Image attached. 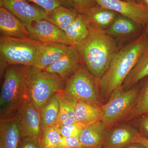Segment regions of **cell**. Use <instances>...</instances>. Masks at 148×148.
Listing matches in <instances>:
<instances>
[{"mask_svg":"<svg viewBox=\"0 0 148 148\" xmlns=\"http://www.w3.org/2000/svg\"><path fill=\"white\" fill-rule=\"evenodd\" d=\"M90 24L87 36L75 47L85 67L100 79L108 69L116 52L115 44L104 30Z\"/></svg>","mask_w":148,"mask_h":148,"instance_id":"1","label":"cell"},{"mask_svg":"<svg viewBox=\"0 0 148 148\" xmlns=\"http://www.w3.org/2000/svg\"><path fill=\"white\" fill-rule=\"evenodd\" d=\"M148 42V39L142 36L116 52L108 69L99 80L103 98L109 99L114 90L122 86L127 75L146 51Z\"/></svg>","mask_w":148,"mask_h":148,"instance_id":"2","label":"cell"},{"mask_svg":"<svg viewBox=\"0 0 148 148\" xmlns=\"http://www.w3.org/2000/svg\"><path fill=\"white\" fill-rule=\"evenodd\" d=\"M0 95L1 118L15 116L18 110L29 98L27 66L9 65L3 72Z\"/></svg>","mask_w":148,"mask_h":148,"instance_id":"3","label":"cell"},{"mask_svg":"<svg viewBox=\"0 0 148 148\" xmlns=\"http://www.w3.org/2000/svg\"><path fill=\"white\" fill-rule=\"evenodd\" d=\"M43 42L31 38H12L1 35V75L9 65L34 66L36 64Z\"/></svg>","mask_w":148,"mask_h":148,"instance_id":"4","label":"cell"},{"mask_svg":"<svg viewBox=\"0 0 148 148\" xmlns=\"http://www.w3.org/2000/svg\"><path fill=\"white\" fill-rule=\"evenodd\" d=\"M29 97L39 112L52 96L64 90L66 82L56 74L27 66Z\"/></svg>","mask_w":148,"mask_h":148,"instance_id":"5","label":"cell"},{"mask_svg":"<svg viewBox=\"0 0 148 148\" xmlns=\"http://www.w3.org/2000/svg\"><path fill=\"white\" fill-rule=\"evenodd\" d=\"M139 92L137 88L124 90L123 86L113 91L108 102L101 107V121L107 129L127 118L135 105Z\"/></svg>","mask_w":148,"mask_h":148,"instance_id":"6","label":"cell"},{"mask_svg":"<svg viewBox=\"0 0 148 148\" xmlns=\"http://www.w3.org/2000/svg\"><path fill=\"white\" fill-rule=\"evenodd\" d=\"M99 79L82 66L66 81L63 92L73 98L101 107V91Z\"/></svg>","mask_w":148,"mask_h":148,"instance_id":"7","label":"cell"},{"mask_svg":"<svg viewBox=\"0 0 148 148\" xmlns=\"http://www.w3.org/2000/svg\"><path fill=\"white\" fill-rule=\"evenodd\" d=\"M95 1L101 7L120 13L138 26H144L148 22V5L132 1Z\"/></svg>","mask_w":148,"mask_h":148,"instance_id":"8","label":"cell"},{"mask_svg":"<svg viewBox=\"0 0 148 148\" xmlns=\"http://www.w3.org/2000/svg\"><path fill=\"white\" fill-rule=\"evenodd\" d=\"M30 38L42 42H59L71 45L65 32L47 20L27 25Z\"/></svg>","mask_w":148,"mask_h":148,"instance_id":"9","label":"cell"},{"mask_svg":"<svg viewBox=\"0 0 148 148\" xmlns=\"http://www.w3.org/2000/svg\"><path fill=\"white\" fill-rule=\"evenodd\" d=\"M0 5L26 25L47 19V12L32 5L27 0H0Z\"/></svg>","mask_w":148,"mask_h":148,"instance_id":"10","label":"cell"},{"mask_svg":"<svg viewBox=\"0 0 148 148\" xmlns=\"http://www.w3.org/2000/svg\"><path fill=\"white\" fill-rule=\"evenodd\" d=\"M15 116L20 123L22 138L36 136L40 138L42 133L40 115L30 98L21 106Z\"/></svg>","mask_w":148,"mask_h":148,"instance_id":"11","label":"cell"},{"mask_svg":"<svg viewBox=\"0 0 148 148\" xmlns=\"http://www.w3.org/2000/svg\"><path fill=\"white\" fill-rule=\"evenodd\" d=\"M82 64L76 48L71 45L62 57L44 70L58 75L66 82L78 71Z\"/></svg>","mask_w":148,"mask_h":148,"instance_id":"12","label":"cell"},{"mask_svg":"<svg viewBox=\"0 0 148 148\" xmlns=\"http://www.w3.org/2000/svg\"><path fill=\"white\" fill-rule=\"evenodd\" d=\"M142 135L128 125L114 126L108 129L102 148H124L138 142Z\"/></svg>","mask_w":148,"mask_h":148,"instance_id":"13","label":"cell"},{"mask_svg":"<svg viewBox=\"0 0 148 148\" xmlns=\"http://www.w3.org/2000/svg\"><path fill=\"white\" fill-rule=\"evenodd\" d=\"M60 93L73 106L77 121L80 124L85 126L101 121L102 114L101 107L73 98L63 91Z\"/></svg>","mask_w":148,"mask_h":148,"instance_id":"14","label":"cell"},{"mask_svg":"<svg viewBox=\"0 0 148 148\" xmlns=\"http://www.w3.org/2000/svg\"><path fill=\"white\" fill-rule=\"evenodd\" d=\"M1 35L12 38H30L27 25L0 5Z\"/></svg>","mask_w":148,"mask_h":148,"instance_id":"15","label":"cell"},{"mask_svg":"<svg viewBox=\"0 0 148 148\" xmlns=\"http://www.w3.org/2000/svg\"><path fill=\"white\" fill-rule=\"evenodd\" d=\"M21 138L17 117L0 119V148H17Z\"/></svg>","mask_w":148,"mask_h":148,"instance_id":"16","label":"cell"},{"mask_svg":"<svg viewBox=\"0 0 148 148\" xmlns=\"http://www.w3.org/2000/svg\"><path fill=\"white\" fill-rule=\"evenodd\" d=\"M108 129L101 121L84 126L79 137L84 148H102Z\"/></svg>","mask_w":148,"mask_h":148,"instance_id":"17","label":"cell"},{"mask_svg":"<svg viewBox=\"0 0 148 148\" xmlns=\"http://www.w3.org/2000/svg\"><path fill=\"white\" fill-rule=\"evenodd\" d=\"M69 46L59 42H43L35 68L44 70L60 59L66 53Z\"/></svg>","mask_w":148,"mask_h":148,"instance_id":"18","label":"cell"},{"mask_svg":"<svg viewBox=\"0 0 148 148\" xmlns=\"http://www.w3.org/2000/svg\"><path fill=\"white\" fill-rule=\"evenodd\" d=\"M90 25L84 14H78L75 20L64 31L72 46H76L86 38L90 32Z\"/></svg>","mask_w":148,"mask_h":148,"instance_id":"19","label":"cell"},{"mask_svg":"<svg viewBox=\"0 0 148 148\" xmlns=\"http://www.w3.org/2000/svg\"><path fill=\"white\" fill-rule=\"evenodd\" d=\"M60 107V95L58 92L49 100L40 112L42 131L45 127L56 126Z\"/></svg>","mask_w":148,"mask_h":148,"instance_id":"20","label":"cell"},{"mask_svg":"<svg viewBox=\"0 0 148 148\" xmlns=\"http://www.w3.org/2000/svg\"><path fill=\"white\" fill-rule=\"evenodd\" d=\"M78 14L75 9L60 6L47 12V20L64 31L75 20Z\"/></svg>","mask_w":148,"mask_h":148,"instance_id":"21","label":"cell"},{"mask_svg":"<svg viewBox=\"0 0 148 148\" xmlns=\"http://www.w3.org/2000/svg\"><path fill=\"white\" fill-rule=\"evenodd\" d=\"M147 76L148 51H145L139 58L125 79L123 87L125 90L131 89L139 81Z\"/></svg>","mask_w":148,"mask_h":148,"instance_id":"22","label":"cell"},{"mask_svg":"<svg viewBox=\"0 0 148 148\" xmlns=\"http://www.w3.org/2000/svg\"><path fill=\"white\" fill-rule=\"evenodd\" d=\"M84 15L90 24L100 28L113 22L115 17V14L112 11L102 7L101 9L97 6Z\"/></svg>","mask_w":148,"mask_h":148,"instance_id":"23","label":"cell"},{"mask_svg":"<svg viewBox=\"0 0 148 148\" xmlns=\"http://www.w3.org/2000/svg\"><path fill=\"white\" fill-rule=\"evenodd\" d=\"M146 113H148V81L139 92L133 108L126 119L130 120Z\"/></svg>","mask_w":148,"mask_h":148,"instance_id":"24","label":"cell"},{"mask_svg":"<svg viewBox=\"0 0 148 148\" xmlns=\"http://www.w3.org/2000/svg\"><path fill=\"white\" fill-rule=\"evenodd\" d=\"M62 138L57 126H49L42 130L40 140L44 148H57Z\"/></svg>","mask_w":148,"mask_h":148,"instance_id":"25","label":"cell"},{"mask_svg":"<svg viewBox=\"0 0 148 148\" xmlns=\"http://www.w3.org/2000/svg\"><path fill=\"white\" fill-rule=\"evenodd\" d=\"M133 23L129 19L118 18L114 21L110 31L113 34H128L135 31V27Z\"/></svg>","mask_w":148,"mask_h":148,"instance_id":"26","label":"cell"},{"mask_svg":"<svg viewBox=\"0 0 148 148\" xmlns=\"http://www.w3.org/2000/svg\"><path fill=\"white\" fill-rule=\"evenodd\" d=\"M39 6L47 12L60 6L75 8L73 0H28Z\"/></svg>","mask_w":148,"mask_h":148,"instance_id":"27","label":"cell"},{"mask_svg":"<svg viewBox=\"0 0 148 148\" xmlns=\"http://www.w3.org/2000/svg\"><path fill=\"white\" fill-rule=\"evenodd\" d=\"M58 127V126H57ZM84 126L79 123L68 125L58 126L62 137H77L79 138Z\"/></svg>","mask_w":148,"mask_h":148,"instance_id":"28","label":"cell"},{"mask_svg":"<svg viewBox=\"0 0 148 148\" xmlns=\"http://www.w3.org/2000/svg\"><path fill=\"white\" fill-rule=\"evenodd\" d=\"M73 1L77 12L84 14L98 5L95 0H73Z\"/></svg>","mask_w":148,"mask_h":148,"instance_id":"29","label":"cell"},{"mask_svg":"<svg viewBox=\"0 0 148 148\" xmlns=\"http://www.w3.org/2000/svg\"><path fill=\"white\" fill-rule=\"evenodd\" d=\"M17 148H44L40 139L36 136L21 138Z\"/></svg>","mask_w":148,"mask_h":148,"instance_id":"30","label":"cell"},{"mask_svg":"<svg viewBox=\"0 0 148 148\" xmlns=\"http://www.w3.org/2000/svg\"><path fill=\"white\" fill-rule=\"evenodd\" d=\"M60 107L59 116H58V122L56 126L58 127L62 125H68L73 124V123H77L70 116L64 105L60 101Z\"/></svg>","mask_w":148,"mask_h":148,"instance_id":"31","label":"cell"},{"mask_svg":"<svg viewBox=\"0 0 148 148\" xmlns=\"http://www.w3.org/2000/svg\"><path fill=\"white\" fill-rule=\"evenodd\" d=\"M60 146H66L71 147L84 148L80 142L79 138L77 137H62Z\"/></svg>","mask_w":148,"mask_h":148,"instance_id":"32","label":"cell"},{"mask_svg":"<svg viewBox=\"0 0 148 148\" xmlns=\"http://www.w3.org/2000/svg\"><path fill=\"white\" fill-rule=\"evenodd\" d=\"M141 133L143 136L148 139V118L144 119L140 124Z\"/></svg>","mask_w":148,"mask_h":148,"instance_id":"33","label":"cell"},{"mask_svg":"<svg viewBox=\"0 0 148 148\" xmlns=\"http://www.w3.org/2000/svg\"><path fill=\"white\" fill-rule=\"evenodd\" d=\"M138 143H141L147 148H148V139L141 135L138 139Z\"/></svg>","mask_w":148,"mask_h":148,"instance_id":"34","label":"cell"},{"mask_svg":"<svg viewBox=\"0 0 148 148\" xmlns=\"http://www.w3.org/2000/svg\"><path fill=\"white\" fill-rule=\"evenodd\" d=\"M124 148H147L141 143H137L130 144Z\"/></svg>","mask_w":148,"mask_h":148,"instance_id":"35","label":"cell"},{"mask_svg":"<svg viewBox=\"0 0 148 148\" xmlns=\"http://www.w3.org/2000/svg\"><path fill=\"white\" fill-rule=\"evenodd\" d=\"M57 148H74L71 147H66V146H60Z\"/></svg>","mask_w":148,"mask_h":148,"instance_id":"36","label":"cell"},{"mask_svg":"<svg viewBox=\"0 0 148 148\" xmlns=\"http://www.w3.org/2000/svg\"><path fill=\"white\" fill-rule=\"evenodd\" d=\"M145 1L146 3H147V5H148V0H145Z\"/></svg>","mask_w":148,"mask_h":148,"instance_id":"37","label":"cell"},{"mask_svg":"<svg viewBox=\"0 0 148 148\" xmlns=\"http://www.w3.org/2000/svg\"><path fill=\"white\" fill-rule=\"evenodd\" d=\"M148 51V42L147 47V49H146L145 51Z\"/></svg>","mask_w":148,"mask_h":148,"instance_id":"38","label":"cell"}]
</instances>
